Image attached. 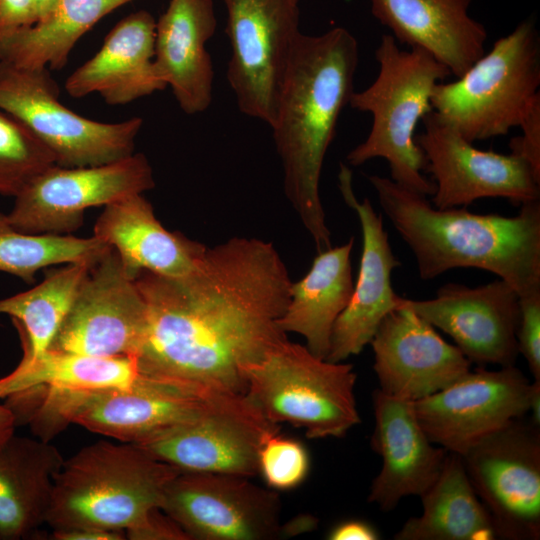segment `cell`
Instances as JSON below:
<instances>
[{"instance_id":"cell-1","label":"cell","mask_w":540,"mask_h":540,"mask_svg":"<svg viewBox=\"0 0 540 540\" xmlns=\"http://www.w3.org/2000/svg\"><path fill=\"white\" fill-rule=\"evenodd\" d=\"M135 282L148 312L142 374L243 394L245 369L288 338L278 322L292 281L271 242L233 237L186 275L142 270Z\"/></svg>"},{"instance_id":"cell-2","label":"cell","mask_w":540,"mask_h":540,"mask_svg":"<svg viewBox=\"0 0 540 540\" xmlns=\"http://www.w3.org/2000/svg\"><path fill=\"white\" fill-rule=\"evenodd\" d=\"M356 38L335 27L299 33L270 127L284 175V191L318 252L331 247L319 184L339 116L354 92Z\"/></svg>"},{"instance_id":"cell-3","label":"cell","mask_w":540,"mask_h":540,"mask_svg":"<svg viewBox=\"0 0 540 540\" xmlns=\"http://www.w3.org/2000/svg\"><path fill=\"white\" fill-rule=\"evenodd\" d=\"M381 209L412 251L422 280L455 268L491 272L520 295L540 289V201L515 216L438 209L390 178L370 175Z\"/></svg>"},{"instance_id":"cell-4","label":"cell","mask_w":540,"mask_h":540,"mask_svg":"<svg viewBox=\"0 0 540 540\" xmlns=\"http://www.w3.org/2000/svg\"><path fill=\"white\" fill-rule=\"evenodd\" d=\"M180 471L131 444L98 441L64 460L53 482L46 523L52 530L123 531L161 507Z\"/></svg>"},{"instance_id":"cell-5","label":"cell","mask_w":540,"mask_h":540,"mask_svg":"<svg viewBox=\"0 0 540 540\" xmlns=\"http://www.w3.org/2000/svg\"><path fill=\"white\" fill-rule=\"evenodd\" d=\"M379 73L375 81L360 92H353L349 105L372 115L367 138L346 156L351 166L383 158L390 179L423 196H432L435 184L423 171L427 161L415 140L420 120L432 111L434 87L450 71L419 48L403 50L391 34H383L375 51Z\"/></svg>"},{"instance_id":"cell-6","label":"cell","mask_w":540,"mask_h":540,"mask_svg":"<svg viewBox=\"0 0 540 540\" xmlns=\"http://www.w3.org/2000/svg\"><path fill=\"white\" fill-rule=\"evenodd\" d=\"M243 378V395L265 419L302 428L307 438H340L361 422L353 365L317 357L288 338L248 366Z\"/></svg>"},{"instance_id":"cell-7","label":"cell","mask_w":540,"mask_h":540,"mask_svg":"<svg viewBox=\"0 0 540 540\" xmlns=\"http://www.w3.org/2000/svg\"><path fill=\"white\" fill-rule=\"evenodd\" d=\"M540 36L533 18L494 42L464 74L438 83L432 110L467 141L502 136L519 127L540 96Z\"/></svg>"},{"instance_id":"cell-8","label":"cell","mask_w":540,"mask_h":540,"mask_svg":"<svg viewBox=\"0 0 540 540\" xmlns=\"http://www.w3.org/2000/svg\"><path fill=\"white\" fill-rule=\"evenodd\" d=\"M59 95L48 68H24L0 61V110L38 138L57 165H102L134 153L142 118L95 121L63 105Z\"/></svg>"},{"instance_id":"cell-9","label":"cell","mask_w":540,"mask_h":540,"mask_svg":"<svg viewBox=\"0 0 540 540\" xmlns=\"http://www.w3.org/2000/svg\"><path fill=\"white\" fill-rule=\"evenodd\" d=\"M497 539L540 538V430L519 418L460 455Z\"/></svg>"},{"instance_id":"cell-10","label":"cell","mask_w":540,"mask_h":540,"mask_svg":"<svg viewBox=\"0 0 540 540\" xmlns=\"http://www.w3.org/2000/svg\"><path fill=\"white\" fill-rule=\"evenodd\" d=\"M221 1L231 44L228 83L239 110L270 126L300 33L298 0Z\"/></svg>"},{"instance_id":"cell-11","label":"cell","mask_w":540,"mask_h":540,"mask_svg":"<svg viewBox=\"0 0 540 540\" xmlns=\"http://www.w3.org/2000/svg\"><path fill=\"white\" fill-rule=\"evenodd\" d=\"M154 186L151 165L141 153L102 165L55 164L14 197L6 215L21 232L66 235L82 225L86 209L143 194Z\"/></svg>"},{"instance_id":"cell-12","label":"cell","mask_w":540,"mask_h":540,"mask_svg":"<svg viewBox=\"0 0 540 540\" xmlns=\"http://www.w3.org/2000/svg\"><path fill=\"white\" fill-rule=\"evenodd\" d=\"M279 431L243 394L217 393L194 418L137 446L180 472L252 478L261 444Z\"/></svg>"},{"instance_id":"cell-13","label":"cell","mask_w":540,"mask_h":540,"mask_svg":"<svg viewBox=\"0 0 540 540\" xmlns=\"http://www.w3.org/2000/svg\"><path fill=\"white\" fill-rule=\"evenodd\" d=\"M191 540H273L284 536L278 494L250 477L179 472L160 507Z\"/></svg>"},{"instance_id":"cell-14","label":"cell","mask_w":540,"mask_h":540,"mask_svg":"<svg viewBox=\"0 0 540 540\" xmlns=\"http://www.w3.org/2000/svg\"><path fill=\"white\" fill-rule=\"evenodd\" d=\"M415 140L427 161L438 209L467 207L482 198H505L514 204L540 200V176L514 154L483 151L463 138L432 110Z\"/></svg>"},{"instance_id":"cell-15","label":"cell","mask_w":540,"mask_h":540,"mask_svg":"<svg viewBox=\"0 0 540 540\" xmlns=\"http://www.w3.org/2000/svg\"><path fill=\"white\" fill-rule=\"evenodd\" d=\"M146 302L111 247L89 269L49 349L136 357L147 333Z\"/></svg>"},{"instance_id":"cell-16","label":"cell","mask_w":540,"mask_h":540,"mask_svg":"<svg viewBox=\"0 0 540 540\" xmlns=\"http://www.w3.org/2000/svg\"><path fill=\"white\" fill-rule=\"evenodd\" d=\"M530 395L531 383L514 365L479 367L413 405L430 441L462 455L485 436L525 417Z\"/></svg>"},{"instance_id":"cell-17","label":"cell","mask_w":540,"mask_h":540,"mask_svg":"<svg viewBox=\"0 0 540 540\" xmlns=\"http://www.w3.org/2000/svg\"><path fill=\"white\" fill-rule=\"evenodd\" d=\"M398 306L448 334L471 363L509 366L519 354V293L503 279L476 287L447 283L432 299L400 296Z\"/></svg>"},{"instance_id":"cell-18","label":"cell","mask_w":540,"mask_h":540,"mask_svg":"<svg viewBox=\"0 0 540 540\" xmlns=\"http://www.w3.org/2000/svg\"><path fill=\"white\" fill-rule=\"evenodd\" d=\"M370 345L379 389L408 401L442 390L471 369L472 363L456 345L403 306L385 316Z\"/></svg>"},{"instance_id":"cell-19","label":"cell","mask_w":540,"mask_h":540,"mask_svg":"<svg viewBox=\"0 0 540 540\" xmlns=\"http://www.w3.org/2000/svg\"><path fill=\"white\" fill-rule=\"evenodd\" d=\"M339 189L352 208L362 231V254L350 300L334 323L326 360L342 362L358 355L370 344L387 314L398 307L399 295L391 284L400 262L393 254L382 216L369 199L359 201L352 187V172L344 164L338 174Z\"/></svg>"},{"instance_id":"cell-20","label":"cell","mask_w":540,"mask_h":540,"mask_svg":"<svg viewBox=\"0 0 540 540\" xmlns=\"http://www.w3.org/2000/svg\"><path fill=\"white\" fill-rule=\"evenodd\" d=\"M372 450L382 459L368 501L383 512L407 496H421L438 478L447 455L432 443L415 414L413 401L377 389L373 392Z\"/></svg>"},{"instance_id":"cell-21","label":"cell","mask_w":540,"mask_h":540,"mask_svg":"<svg viewBox=\"0 0 540 540\" xmlns=\"http://www.w3.org/2000/svg\"><path fill=\"white\" fill-rule=\"evenodd\" d=\"M217 26L213 0H170L156 21L154 65L188 115L212 101L214 71L206 43Z\"/></svg>"},{"instance_id":"cell-22","label":"cell","mask_w":540,"mask_h":540,"mask_svg":"<svg viewBox=\"0 0 540 540\" xmlns=\"http://www.w3.org/2000/svg\"><path fill=\"white\" fill-rule=\"evenodd\" d=\"M155 30L145 10L120 20L99 51L66 79V92L74 98L98 93L109 105H124L165 89L154 65Z\"/></svg>"},{"instance_id":"cell-23","label":"cell","mask_w":540,"mask_h":540,"mask_svg":"<svg viewBox=\"0 0 540 540\" xmlns=\"http://www.w3.org/2000/svg\"><path fill=\"white\" fill-rule=\"evenodd\" d=\"M472 0H370L395 40L419 48L460 77L484 53L487 31L469 14Z\"/></svg>"},{"instance_id":"cell-24","label":"cell","mask_w":540,"mask_h":540,"mask_svg":"<svg viewBox=\"0 0 540 540\" xmlns=\"http://www.w3.org/2000/svg\"><path fill=\"white\" fill-rule=\"evenodd\" d=\"M93 235L117 252L133 277L142 270L171 278L186 275L207 249L179 232L164 228L143 194L104 206Z\"/></svg>"},{"instance_id":"cell-25","label":"cell","mask_w":540,"mask_h":540,"mask_svg":"<svg viewBox=\"0 0 540 540\" xmlns=\"http://www.w3.org/2000/svg\"><path fill=\"white\" fill-rule=\"evenodd\" d=\"M63 462L57 447L40 438L13 434L0 445V539L28 538L46 523Z\"/></svg>"},{"instance_id":"cell-26","label":"cell","mask_w":540,"mask_h":540,"mask_svg":"<svg viewBox=\"0 0 540 540\" xmlns=\"http://www.w3.org/2000/svg\"><path fill=\"white\" fill-rule=\"evenodd\" d=\"M354 238L318 253L306 275L292 282L278 324L286 334L301 335L306 347L326 359L335 321L347 306L354 286L351 252Z\"/></svg>"},{"instance_id":"cell-27","label":"cell","mask_w":540,"mask_h":540,"mask_svg":"<svg viewBox=\"0 0 540 540\" xmlns=\"http://www.w3.org/2000/svg\"><path fill=\"white\" fill-rule=\"evenodd\" d=\"M420 497L422 514L409 518L394 539H497L492 518L474 491L459 454L447 453L438 478Z\"/></svg>"},{"instance_id":"cell-28","label":"cell","mask_w":540,"mask_h":540,"mask_svg":"<svg viewBox=\"0 0 540 540\" xmlns=\"http://www.w3.org/2000/svg\"><path fill=\"white\" fill-rule=\"evenodd\" d=\"M133 0H57L32 26L0 36V61L24 68L62 69L79 39L113 10Z\"/></svg>"},{"instance_id":"cell-29","label":"cell","mask_w":540,"mask_h":540,"mask_svg":"<svg viewBox=\"0 0 540 540\" xmlns=\"http://www.w3.org/2000/svg\"><path fill=\"white\" fill-rule=\"evenodd\" d=\"M141 372L135 357L95 356L48 349L19 362L0 378V399L38 387L70 390L129 389Z\"/></svg>"},{"instance_id":"cell-30","label":"cell","mask_w":540,"mask_h":540,"mask_svg":"<svg viewBox=\"0 0 540 540\" xmlns=\"http://www.w3.org/2000/svg\"><path fill=\"white\" fill-rule=\"evenodd\" d=\"M92 263H69L49 271L35 287L0 299V314L9 316L23 346L20 362L47 351L68 314Z\"/></svg>"},{"instance_id":"cell-31","label":"cell","mask_w":540,"mask_h":540,"mask_svg":"<svg viewBox=\"0 0 540 540\" xmlns=\"http://www.w3.org/2000/svg\"><path fill=\"white\" fill-rule=\"evenodd\" d=\"M95 237L28 234L15 229L7 215L0 212V271L14 275L26 283L46 267L77 262L94 264L109 249Z\"/></svg>"},{"instance_id":"cell-32","label":"cell","mask_w":540,"mask_h":540,"mask_svg":"<svg viewBox=\"0 0 540 540\" xmlns=\"http://www.w3.org/2000/svg\"><path fill=\"white\" fill-rule=\"evenodd\" d=\"M55 164L54 156L38 138L16 118L0 110V195L14 198Z\"/></svg>"},{"instance_id":"cell-33","label":"cell","mask_w":540,"mask_h":540,"mask_svg":"<svg viewBox=\"0 0 540 540\" xmlns=\"http://www.w3.org/2000/svg\"><path fill=\"white\" fill-rule=\"evenodd\" d=\"M310 470V456L303 443L279 435L267 436L258 453V474L272 490H291L301 485Z\"/></svg>"},{"instance_id":"cell-34","label":"cell","mask_w":540,"mask_h":540,"mask_svg":"<svg viewBox=\"0 0 540 540\" xmlns=\"http://www.w3.org/2000/svg\"><path fill=\"white\" fill-rule=\"evenodd\" d=\"M519 309L518 353L525 358L534 381H540V289L520 295Z\"/></svg>"},{"instance_id":"cell-35","label":"cell","mask_w":540,"mask_h":540,"mask_svg":"<svg viewBox=\"0 0 540 540\" xmlns=\"http://www.w3.org/2000/svg\"><path fill=\"white\" fill-rule=\"evenodd\" d=\"M131 540H191L186 531L160 507L149 510L125 530Z\"/></svg>"},{"instance_id":"cell-36","label":"cell","mask_w":540,"mask_h":540,"mask_svg":"<svg viewBox=\"0 0 540 540\" xmlns=\"http://www.w3.org/2000/svg\"><path fill=\"white\" fill-rule=\"evenodd\" d=\"M519 127L522 135L511 139V153L525 160L540 176V96L531 103Z\"/></svg>"},{"instance_id":"cell-37","label":"cell","mask_w":540,"mask_h":540,"mask_svg":"<svg viewBox=\"0 0 540 540\" xmlns=\"http://www.w3.org/2000/svg\"><path fill=\"white\" fill-rule=\"evenodd\" d=\"M37 21L33 0H0V36L32 26Z\"/></svg>"},{"instance_id":"cell-38","label":"cell","mask_w":540,"mask_h":540,"mask_svg":"<svg viewBox=\"0 0 540 540\" xmlns=\"http://www.w3.org/2000/svg\"><path fill=\"white\" fill-rule=\"evenodd\" d=\"M329 540H378V531L368 522L358 519L345 520L335 525L327 534Z\"/></svg>"},{"instance_id":"cell-39","label":"cell","mask_w":540,"mask_h":540,"mask_svg":"<svg viewBox=\"0 0 540 540\" xmlns=\"http://www.w3.org/2000/svg\"><path fill=\"white\" fill-rule=\"evenodd\" d=\"M52 538L56 540H123V531H110L96 528H71L52 530Z\"/></svg>"},{"instance_id":"cell-40","label":"cell","mask_w":540,"mask_h":540,"mask_svg":"<svg viewBox=\"0 0 540 540\" xmlns=\"http://www.w3.org/2000/svg\"><path fill=\"white\" fill-rule=\"evenodd\" d=\"M318 520L311 515H300L295 520L284 523V536H294L314 530Z\"/></svg>"},{"instance_id":"cell-41","label":"cell","mask_w":540,"mask_h":540,"mask_svg":"<svg viewBox=\"0 0 540 540\" xmlns=\"http://www.w3.org/2000/svg\"><path fill=\"white\" fill-rule=\"evenodd\" d=\"M15 427L14 414L5 404H0V445L14 434Z\"/></svg>"},{"instance_id":"cell-42","label":"cell","mask_w":540,"mask_h":540,"mask_svg":"<svg viewBox=\"0 0 540 540\" xmlns=\"http://www.w3.org/2000/svg\"><path fill=\"white\" fill-rule=\"evenodd\" d=\"M531 421L540 426V381L531 383L530 407Z\"/></svg>"},{"instance_id":"cell-43","label":"cell","mask_w":540,"mask_h":540,"mask_svg":"<svg viewBox=\"0 0 540 540\" xmlns=\"http://www.w3.org/2000/svg\"><path fill=\"white\" fill-rule=\"evenodd\" d=\"M38 15V21L47 17L53 10L57 0H33Z\"/></svg>"}]
</instances>
